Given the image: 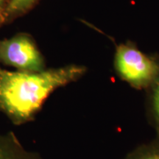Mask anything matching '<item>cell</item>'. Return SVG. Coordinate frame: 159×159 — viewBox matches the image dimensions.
<instances>
[{"mask_svg":"<svg viewBox=\"0 0 159 159\" xmlns=\"http://www.w3.org/2000/svg\"><path fill=\"white\" fill-rule=\"evenodd\" d=\"M114 69L117 77L136 90L146 91L159 73V55H149L128 41L116 45Z\"/></svg>","mask_w":159,"mask_h":159,"instance_id":"7a4b0ae2","label":"cell"},{"mask_svg":"<svg viewBox=\"0 0 159 159\" xmlns=\"http://www.w3.org/2000/svg\"><path fill=\"white\" fill-rule=\"evenodd\" d=\"M7 0H0V28L4 25L3 24V11Z\"/></svg>","mask_w":159,"mask_h":159,"instance_id":"ba28073f","label":"cell"},{"mask_svg":"<svg viewBox=\"0 0 159 159\" xmlns=\"http://www.w3.org/2000/svg\"><path fill=\"white\" fill-rule=\"evenodd\" d=\"M86 72V67L78 64L40 71L0 67V111L16 125L29 122L55 91L79 80Z\"/></svg>","mask_w":159,"mask_h":159,"instance_id":"6da1fadb","label":"cell"},{"mask_svg":"<svg viewBox=\"0 0 159 159\" xmlns=\"http://www.w3.org/2000/svg\"><path fill=\"white\" fill-rule=\"evenodd\" d=\"M40 0H7L3 11V24H11L31 11Z\"/></svg>","mask_w":159,"mask_h":159,"instance_id":"5b68a950","label":"cell"},{"mask_svg":"<svg viewBox=\"0 0 159 159\" xmlns=\"http://www.w3.org/2000/svg\"><path fill=\"white\" fill-rule=\"evenodd\" d=\"M0 64L21 71H40L46 69L44 57L33 37L27 33L0 39Z\"/></svg>","mask_w":159,"mask_h":159,"instance_id":"3957f363","label":"cell"},{"mask_svg":"<svg viewBox=\"0 0 159 159\" xmlns=\"http://www.w3.org/2000/svg\"><path fill=\"white\" fill-rule=\"evenodd\" d=\"M123 159H159V139L155 138L132 150Z\"/></svg>","mask_w":159,"mask_h":159,"instance_id":"52a82bcc","label":"cell"},{"mask_svg":"<svg viewBox=\"0 0 159 159\" xmlns=\"http://www.w3.org/2000/svg\"><path fill=\"white\" fill-rule=\"evenodd\" d=\"M0 159H35L11 136H0Z\"/></svg>","mask_w":159,"mask_h":159,"instance_id":"8992f818","label":"cell"},{"mask_svg":"<svg viewBox=\"0 0 159 159\" xmlns=\"http://www.w3.org/2000/svg\"><path fill=\"white\" fill-rule=\"evenodd\" d=\"M145 91L147 116L156 131V138L159 139V73L154 82Z\"/></svg>","mask_w":159,"mask_h":159,"instance_id":"277c9868","label":"cell"}]
</instances>
